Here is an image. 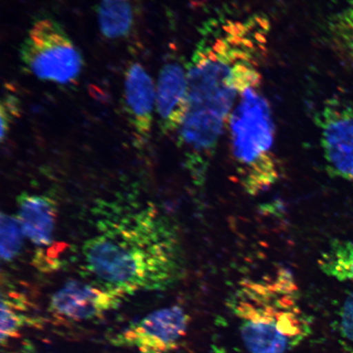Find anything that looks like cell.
<instances>
[{
  "label": "cell",
  "mask_w": 353,
  "mask_h": 353,
  "mask_svg": "<svg viewBox=\"0 0 353 353\" xmlns=\"http://www.w3.org/2000/svg\"><path fill=\"white\" fill-rule=\"evenodd\" d=\"M0 219V254L3 261L11 262L19 255L25 235L19 219L3 213Z\"/></svg>",
  "instance_id": "15"
},
{
  "label": "cell",
  "mask_w": 353,
  "mask_h": 353,
  "mask_svg": "<svg viewBox=\"0 0 353 353\" xmlns=\"http://www.w3.org/2000/svg\"><path fill=\"white\" fill-rule=\"evenodd\" d=\"M19 300L4 296L1 299V330L0 341L6 345L12 339L19 336L21 330L26 325L34 324V319L26 315Z\"/></svg>",
  "instance_id": "14"
},
{
  "label": "cell",
  "mask_w": 353,
  "mask_h": 353,
  "mask_svg": "<svg viewBox=\"0 0 353 353\" xmlns=\"http://www.w3.org/2000/svg\"><path fill=\"white\" fill-rule=\"evenodd\" d=\"M21 112L20 100L14 94H6L0 104V120H1V141L6 139L10 125Z\"/></svg>",
  "instance_id": "18"
},
{
  "label": "cell",
  "mask_w": 353,
  "mask_h": 353,
  "mask_svg": "<svg viewBox=\"0 0 353 353\" xmlns=\"http://www.w3.org/2000/svg\"><path fill=\"white\" fill-rule=\"evenodd\" d=\"M229 307L247 353H291L311 334L299 287L286 269L242 281Z\"/></svg>",
  "instance_id": "3"
},
{
  "label": "cell",
  "mask_w": 353,
  "mask_h": 353,
  "mask_svg": "<svg viewBox=\"0 0 353 353\" xmlns=\"http://www.w3.org/2000/svg\"><path fill=\"white\" fill-rule=\"evenodd\" d=\"M19 215L25 236L39 249L54 242L57 205L51 196L44 194L23 192L17 198Z\"/></svg>",
  "instance_id": "11"
},
{
  "label": "cell",
  "mask_w": 353,
  "mask_h": 353,
  "mask_svg": "<svg viewBox=\"0 0 353 353\" xmlns=\"http://www.w3.org/2000/svg\"><path fill=\"white\" fill-rule=\"evenodd\" d=\"M339 330L347 351L353 353V293L348 295L339 313Z\"/></svg>",
  "instance_id": "17"
},
{
  "label": "cell",
  "mask_w": 353,
  "mask_h": 353,
  "mask_svg": "<svg viewBox=\"0 0 353 353\" xmlns=\"http://www.w3.org/2000/svg\"><path fill=\"white\" fill-rule=\"evenodd\" d=\"M316 125L329 173L353 182V101H326Z\"/></svg>",
  "instance_id": "7"
},
{
  "label": "cell",
  "mask_w": 353,
  "mask_h": 353,
  "mask_svg": "<svg viewBox=\"0 0 353 353\" xmlns=\"http://www.w3.org/2000/svg\"><path fill=\"white\" fill-rule=\"evenodd\" d=\"M123 299L98 285L70 281L52 294L48 311L57 320L91 321L120 306Z\"/></svg>",
  "instance_id": "8"
},
{
  "label": "cell",
  "mask_w": 353,
  "mask_h": 353,
  "mask_svg": "<svg viewBox=\"0 0 353 353\" xmlns=\"http://www.w3.org/2000/svg\"><path fill=\"white\" fill-rule=\"evenodd\" d=\"M188 109V65L170 59L162 65L156 85V113L161 131H178Z\"/></svg>",
  "instance_id": "9"
},
{
  "label": "cell",
  "mask_w": 353,
  "mask_h": 353,
  "mask_svg": "<svg viewBox=\"0 0 353 353\" xmlns=\"http://www.w3.org/2000/svg\"><path fill=\"white\" fill-rule=\"evenodd\" d=\"M329 30L335 43L353 61V0L334 15Z\"/></svg>",
  "instance_id": "16"
},
{
  "label": "cell",
  "mask_w": 353,
  "mask_h": 353,
  "mask_svg": "<svg viewBox=\"0 0 353 353\" xmlns=\"http://www.w3.org/2000/svg\"><path fill=\"white\" fill-rule=\"evenodd\" d=\"M189 323L190 316L183 307L159 309L114 335L112 343L135 347L140 353H171L186 336Z\"/></svg>",
  "instance_id": "6"
},
{
  "label": "cell",
  "mask_w": 353,
  "mask_h": 353,
  "mask_svg": "<svg viewBox=\"0 0 353 353\" xmlns=\"http://www.w3.org/2000/svg\"><path fill=\"white\" fill-rule=\"evenodd\" d=\"M15 353H35L33 350V348L32 347L26 345L23 348V350H21L19 352Z\"/></svg>",
  "instance_id": "19"
},
{
  "label": "cell",
  "mask_w": 353,
  "mask_h": 353,
  "mask_svg": "<svg viewBox=\"0 0 353 353\" xmlns=\"http://www.w3.org/2000/svg\"><path fill=\"white\" fill-rule=\"evenodd\" d=\"M319 265L326 276L339 281L353 282V242L334 241L321 254Z\"/></svg>",
  "instance_id": "13"
},
{
  "label": "cell",
  "mask_w": 353,
  "mask_h": 353,
  "mask_svg": "<svg viewBox=\"0 0 353 353\" xmlns=\"http://www.w3.org/2000/svg\"><path fill=\"white\" fill-rule=\"evenodd\" d=\"M228 125L238 179L247 193L258 195L274 185L281 175L274 153L272 110L259 87L243 92Z\"/></svg>",
  "instance_id": "4"
},
{
  "label": "cell",
  "mask_w": 353,
  "mask_h": 353,
  "mask_svg": "<svg viewBox=\"0 0 353 353\" xmlns=\"http://www.w3.org/2000/svg\"><path fill=\"white\" fill-rule=\"evenodd\" d=\"M270 24L261 14L205 22L188 65L189 109L179 132L186 162L208 170L234 104L259 87Z\"/></svg>",
  "instance_id": "1"
},
{
  "label": "cell",
  "mask_w": 353,
  "mask_h": 353,
  "mask_svg": "<svg viewBox=\"0 0 353 353\" xmlns=\"http://www.w3.org/2000/svg\"><path fill=\"white\" fill-rule=\"evenodd\" d=\"M92 232L79 267L92 284L125 298L165 290L182 279L183 247L176 224L157 205L127 193L92 210Z\"/></svg>",
  "instance_id": "2"
},
{
  "label": "cell",
  "mask_w": 353,
  "mask_h": 353,
  "mask_svg": "<svg viewBox=\"0 0 353 353\" xmlns=\"http://www.w3.org/2000/svg\"><path fill=\"white\" fill-rule=\"evenodd\" d=\"M123 99L128 121L135 135L140 140L147 139L156 113V85L139 61L127 65Z\"/></svg>",
  "instance_id": "10"
},
{
  "label": "cell",
  "mask_w": 353,
  "mask_h": 353,
  "mask_svg": "<svg viewBox=\"0 0 353 353\" xmlns=\"http://www.w3.org/2000/svg\"><path fill=\"white\" fill-rule=\"evenodd\" d=\"M26 72L43 81L70 85L81 76V51L59 21L50 17L34 20L20 48Z\"/></svg>",
  "instance_id": "5"
},
{
  "label": "cell",
  "mask_w": 353,
  "mask_h": 353,
  "mask_svg": "<svg viewBox=\"0 0 353 353\" xmlns=\"http://www.w3.org/2000/svg\"><path fill=\"white\" fill-rule=\"evenodd\" d=\"M97 14L105 38L119 39L130 34L134 21L132 0H99Z\"/></svg>",
  "instance_id": "12"
}]
</instances>
